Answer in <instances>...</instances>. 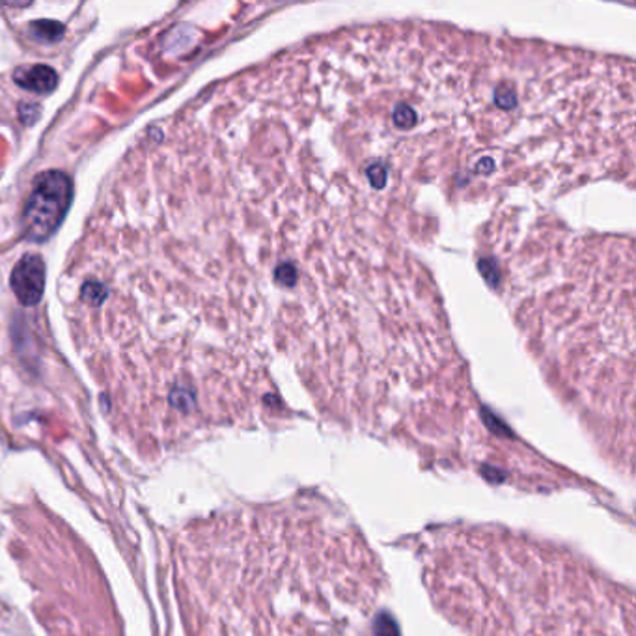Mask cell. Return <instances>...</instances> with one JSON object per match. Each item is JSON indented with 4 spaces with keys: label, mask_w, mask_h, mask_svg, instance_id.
Segmentation results:
<instances>
[{
    "label": "cell",
    "mask_w": 636,
    "mask_h": 636,
    "mask_svg": "<svg viewBox=\"0 0 636 636\" xmlns=\"http://www.w3.org/2000/svg\"><path fill=\"white\" fill-rule=\"evenodd\" d=\"M17 80L21 86L30 90H36V92H47V90H52L58 83V78H56V73L49 67L43 66H34L30 69H27V75H17Z\"/></svg>",
    "instance_id": "obj_6"
},
{
    "label": "cell",
    "mask_w": 636,
    "mask_h": 636,
    "mask_svg": "<svg viewBox=\"0 0 636 636\" xmlns=\"http://www.w3.org/2000/svg\"><path fill=\"white\" fill-rule=\"evenodd\" d=\"M71 200L69 179L60 172H47L36 181L24 207V229L36 241L45 239L60 224Z\"/></svg>",
    "instance_id": "obj_4"
},
{
    "label": "cell",
    "mask_w": 636,
    "mask_h": 636,
    "mask_svg": "<svg viewBox=\"0 0 636 636\" xmlns=\"http://www.w3.org/2000/svg\"><path fill=\"white\" fill-rule=\"evenodd\" d=\"M517 239L487 241L526 344L599 450L621 474L635 455L633 241L581 235L539 218Z\"/></svg>",
    "instance_id": "obj_2"
},
{
    "label": "cell",
    "mask_w": 636,
    "mask_h": 636,
    "mask_svg": "<svg viewBox=\"0 0 636 636\" xmlns=\"http://www.w3.org/2000/svg\"><path fill=\"white\" fill-rule=\"evenodd\" d=\"M263 114L327 202L397 234L416 190L532 187L547 140L545 77L526 41L431 22L323 36L256 69Z\"/></svg>",
    "instance_id": "obj_1"
},
{
    "label": "cell",
    "mask_w": 636,
    "mask_h": 636,
    "mask_svg": "<svg viewBox=\"0 0 636 636\" xmlns=\"http://www.w3.org/2000/svg\"><path fill=\"white\" fill-rule=\"evenodd\" d=\"M433 609L465 636H635V595L573 549L500 525L416 536Z\"/></svg>",
    "instance_id": "obj_3"
},
{
    "label": "cell",
    "mask_w": 636,
    "mask_h": 636,
    "mask_svg": "<svg viewBox=\"0 0 636 636\" xmlns=\"http://www.w3.org/2000/svg\"><path fill=\"white\" fill-rule=\"evenodd\" d=\"M11 288L22 304H34L43 295L45 265L41 257L28 254L11 273Z\"/></svg>",
    "instance_id": "obj_5"
}]
</instances>
